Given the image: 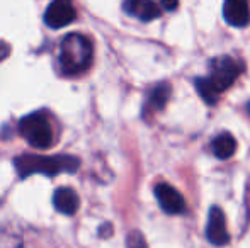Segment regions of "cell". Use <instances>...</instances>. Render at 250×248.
Returning a JSON list of instances; mask_svg holds the SVG:
<instances>
[{
  "instance_id": "obj_1",
  "label": "cell",
  "mask_w": 250,
  "mask_h": 248,
  "mask_svg": "<svg viewBox=\"0 0 250 248\" xmlns=\"http://www.w3.org/2000/svg\"><path fill=\"white\" fill-rule=\"evenodd\" d=\"M240 65L230 57H220L211 61L209 75L196 78V89L208 104H214L223 90H227L240 75Z\"/></svg>"
},
{
  "instance_id": "obj_2",
  "label": "cell",
  "mask_w": 250,
  "mask_h": 248,
  "mask_svg": "<svg viewBox=\"0 0 250 248\" xmlns=\"http://www.w3.org/2000/svg\"><path fill=\"white\" fill-rule=\"evenodd\" d=\"M21 179H26L34 173L53 177L58 173H72L77 172L80 162L79 158L70 155H56V156H41V155H22L14 160Z\"/></svg>"
},
{
  "instance_id": "obj_3",
  "label": "cell",
  "mask_w": 250,
  "mask_h": 248,
  "mask_svg": "<svg viewBox=\"0 0 250 248\" xmlns=\"http://www.w3.org/2000/svg\"><path fill=\"white\" fill-rule=\"evenodd\" d=\"M94 58V48L89 38L72 33L63 38L60 44V66L65 75H79L90 66Z\"/></svg>"
},
{
  "instance_id": "obj_4",
  "label": "cell",
  "mask_w": 250,
  "mask_h": 248,
  "mask_svg": "<svg viewBox=\"0 0 250 248\" xmlns=\"http://www.w3.org/2000/svg\"><path fill=\"white\" fill-rule=\"evenodd\" d=\"M19 133L22 138L34 148H50L55 143V134H53V126L46 113L38 111V113L27 114L21 119Z\"/></svg>"
},
{
  "instance_id": "obj_5",
  "label": "cell",
  "mask_w": 250,
  "mask_h": 248,
  "mask_svg": "<svg viewBox=\"0 0 250 248\" xmlns=\"http://www.w3.org/2000/svg\"><path fill=\"white\" fill-rule=\"evenodd\" d=\"M77 19V10L72 0H53L44 12V22L51 29H62V27L72 24Z\"/></svg>"
},
{
  "instance_id": "obj_6",
  "label": "cell",
  "mask_w": 250,
  "mask_h": 248,
  "mask_svg": "<svg viewBox=\"0 0 250 248\" xmlns=\"http://www.w3.org/2000/svg\"><path fill=\"white\" fill-rule=\"evenodd\" d=\"M155 197L167 214H182L186 211L184 197L177 189L168 186V184H158L155 187Z\"/></svg>"
},
{
  "instance_id": "obj_7",
  "label": "cell",
  "mask_w": 250,
  "mask_h": 248,
  "mask_svg": "<svg viewBox=\"0 0 250 248\" xmlns=\"http://www.w3.org/2000/svg\"><path fill=\"white\" fill-rule=\"evenodd\" d=\"M206 236L209 240V243H213L216 247H223L230 242L225 214L216 206L209 209V216H208V225H206Z\"/></svg>"
},
{
  "instance_id": "obj_8",
  "label": "cell",
  "mask_w": 250,
  "mask_h": 248,
  "mask_svg": "<svg viewBox=\"0 0 250 248\" xmlns=\"http://www.w3.org/2000/svg\"><path fill=\"white\" fill-rule=\"evenodd\" d=\"M223 17L230 26L245 27L250 22L249 0H225Z\"/></svg>"
},
{
  "instance_id": "obj_9",
  "label": "cell",
  "mask_w": 250,
  "mask_h": 248,
  "mask_svg": "<svg viewBox=\"0 0 250 248\" xmlns=\"http://www.w3.org/2000/svg\"><path fill=\"white\" fill-rule=\"evenodd\" d=\"M123 9L126 14L136 17L140 20H153L157 17H160V7L158 3H155L153 0H125L123 2Z\"/></svg>"
},
{
  "instance_id": "obj_10",
  "label": "cell",
  "mask_w": 250,
  "mask_h": 248,
  "mask_svg": "<svg viewBox=\"0 0 250 248\" xmlns=\"http://www.w3.org/2000/svg\"><path fill=\"white\" fill-rule=\"evenodd\" d=\"M79 195L70 187H62L53 194V206L62 214H75L77 209H79Z\"/></svg>"
},
{
  "instance_id": "obj_11",
  "label": "cell",
  "mask_w": 250,
  "mask_h": 248,
  "mask_svg": "<svg viewBox=\"0 0 250 248\" xmlns=\"http://www.w3.org/2000/svg\"><path fill=\"white\" fill-rule=\"evenodd\" d=\"M211 150H213L216 158L227 160V158H230L235 153V150H237V141H235L233 136L228 134V133H221V134H218L216 138L213 139Z\"/></svg>"
},
{
  "instance_id": "obj_12",
  "label": "cell",
  "mask_w": 250,
  "mask_h": 248,
  "mask_svg": "<svg viewBox=\"0 0 250 248\" xmlns=\"http://www.w3.org/2000/svg\"><path fill=\"white\" fill-rule=\"evenodd\" d=\"M170 94H172V89L168 83H158L150 92L146 107L151 111H162L165 107V104L168 102V99H170Z\"/></svg>"
},
{
  "instance_id": "obj_13",
  "label": "cell",
  "mask_w": 250,
  "mask_h": 248,
  "mask_svg": "<svg viewBox=\"0 0 250 248\" xmlns=\"http://www.w3.org/2000/svg\"><path fill=\"white\" fill-rule=\"evenodd\" d=\"M128 248H146V242L140 231H131L128 235Z\"/></svg>"
},
{
  "instance_id": "obj_14",
  "label": "cell",
  "mask_w": 250,
  "mask_h": 248,
  "mask_svg": "<svg viewBox=\"0 0 250 248\" xmlns=\"http://www.w3.org/2000/svg\"><path fill=\"white\" fill-rule=\"evenodd\" d=\"M162 2V7H164L165 10H168V12H172V10H175L179 7V0H160Z\"/></svg>"
},
{
  "instance_id": "obj_15",
  "label": "cell",
  "mask_w": 250,
  "mask_h": 248,
  "mask_svg": "<svg viewBox=\"0 0 250 248\" xmlns=\"http://www.w3.org/2000/svg\"><path fill=\"white\" fill-rule=\"evenodd\" d=\"M9 53H10L9 43H5V41H0V61L5 60V58L9 57Z\"/></svg>"
},
{
  "instance_id": "obj_16",
  "label": "cell",
  "mask_w": 250,
  "mask_h": 248,
  "mask_svg": "<svg viewBox=\"0 0 250 248\" xmlns=\"http://www.w3.org/2000/svg\"><path fill=\"white\" fill-rule=\"evenodd\" d=\"M247 111H249V114H250V102L247 104Z\"/></svg>"
}]
</instances>
